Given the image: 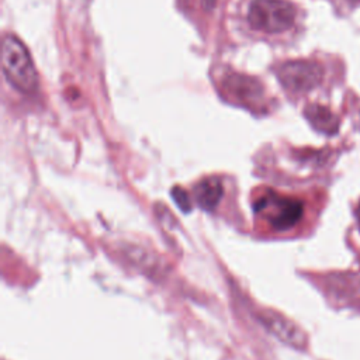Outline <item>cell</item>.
<instances>
[{"label": "cell", "mask_w": 360, "mask_h": 360, "mask_svg": "<svg viewBox=\"0 0 360 360\" xmlns=\"http://www.w3.org/2000/svg\"><path fill=\"white\" fill-rule=\"evenodd\" d=\"M3 73L10 84L22 93H32L38 86V75L25 45L13 34L3 37Z\"/></svg>", "instance_id": "1"}, {"label": "cell", "mask_w": 360, "mask_h": 360, "mask_svg": "<svg viewBox=\"0 0 360 360\" xmlns=\"http://www.w3.org/2000/svg\"><path fill=\"white\" fill-rule=\"evenodd\" d=\"M295 14V7L287 0H253L248 20L252 28L276 34L288 30L294 24Z\"/></svg>", "instance_id": "2"}, {"label": "cell", "mask_w": 360, "mask_h": 360, "mask_svg": "<svg viewBox=\"0 0 360 360\" xmlns=\"http://www.w3.org/2000/svg\"><path fill=\"white\" fill-rule=\"evenodd\" d=\"M253 208L256 212L263 215L276 231H287L292 228L304 214L302 201L292 197L278 195L273 191L257 197Z\"/></svg>", "instance_id": "3"}, {"label": "cell", "mask_w": 360, "mask_h": 360, "mask_svg": "<svg viewBox=\"0 0 360 360\" xmlns=\"http://www.w3.org/2000/svg\"><path fill=\"white\" fill-rule=\"evenodd\" d=\"M277 79L290 91L302 93L316 87L323 77V69L314 60H288L276 69Z\"/></svg>", "instance_id": "4"}, {"label": "cell", "mask_w": 360, "mask_h": 360, "mask_svg": "<svg viewBox=\"0 0 360 360\" xmlns=\"http://www.w3.org/2000/svg\"><path fill=\"white\" fill-rule=\"evenodd\" d=\"M259 319L277 339L285 345H290L295 349H304L307 346L305 333L298 325H295L284 315L271 309H264L259 314Z\"/></svg>", "instance_id": "5"}, {"label": "cell", "mask_w": 360, "mask_h": 360, "mask_svg": "<svg viewBox=\"0 0 360 360\" xmlns=\"http://www.w3.org/2000/svg\"><path fill=\"white\" fill-rule=\"evenodd\" d=\"M224 87L229 96H232L236 101L245 103H256L263 96V86L253 77L232 73L225 77Z\"/></svg>", "instance_id": "6"}, {"label": "cell", "mask_w": 360, "mask_h": 360, "mask_svg": "<svg viewBox=\"0 0 360 360\" xmlns=\"http://www.w3.org/2000/svg\"><path fill=\"white\" fill-rule=\"evenodd\" d=\"M304 112L309 124L316 131L326 135H333L338 132L339 118L328 107L319 104H309Z\"/></svg>", "instance_id": "7"}, {"label": "cell", "mask_w": 360, "mask_h": 360, "mask_svg": "<svg viewBox=\"0 0 360 360\" xmlns=\"http://www.w3.org/2000/svg\"><path fill=\"white\" fill-rule=\"evenodd\" d=\"M222 194H224L222 183L217 177L204 179L195 187V200H197L198 205L205 211L214 210L218 205V202L221 201Z\"/></svg>", "instance_id": "8"}, {"label": "cell", "mask_w": 360, "mask_h": 360, "mask_svg": "<svg viewBox=\"0 0 360 360\" xmlns=\"http://www.w3.org/2000/svg\"><path fill=\"white\" fill-rule=\"evenodd\" d=\"M172 194H173V200L176 201V204H177L184 212L190 211V198H188L187 193H186L183 188L176 187V188L172 190Z\"/></svg>", "instance_id": "9"}, {"label": "cell", "mask_w": 360, "mask_h": 360, "mask_svg": "<svg viewBox=\"0 0 360 360\" xmlns=\"http://www.w3.org/2000/svg\"><path fill=\"white\" fill-rule=\"evenodd\" d=\"M215 1H217V0H202V4H204V7H205L207 10H211V8L215 6Z\"/></svg>", "instance_id": "10"}, {"label": "cell", "mask_w": 360, "mask_h": 360, "mask_svg": "<svg viewBox=\"0 0 360 360\" xmlns=\"http://www.w3.org/2000/svg\"><path fill=\"white\" fill-rule=\"evenodd\" d=\"M356 219H357V226H359V231H360V201H359L357 208H356Z\"/></svg>", "instance_id": "11"}]
</instances>
